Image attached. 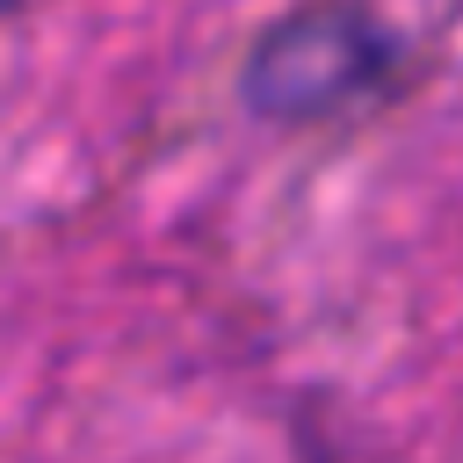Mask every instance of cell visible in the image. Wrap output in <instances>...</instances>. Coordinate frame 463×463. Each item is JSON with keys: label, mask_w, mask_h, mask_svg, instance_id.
Listing matches in <instances>:
<instances>
[{"label": "cell", "mask_w": 463, "mask_h": 463, "mask_svg": "<svg viewBox=\"0 0 463 463\" xmlns=\"http://www.w3.org/2000/svg\"><path fill=\"white\" fill-rule=\"evenodd\" d=\"M7 7H14V0H0V14H7Z\"/></svg>", "instance_id": "cell-2"}, {"label": "cell", "mask_w": 463, "mask_h": 463, "mask_svg": "<svg viewBox=\"0 0 463 463\" xmlns=\"http://www.w3.org/2000/svg\"><path fill=\"white\" fill-rule=\"evenodd\" d=\"M405 72V29L383 22L369 0H297L253 29L239 58V109L268 130L333 123Z\"/></svg>", "instance_id": "cell-1"}]
</instances>
